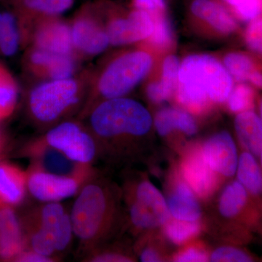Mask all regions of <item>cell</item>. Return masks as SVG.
Listing matches in <instances>:
<instances>
[{"mask_svg":"<svg viewBox=\"0 0 262 262\" xmlns=\"http://www.w3.org/2000/svg\"><path fill=\"white\" fill-rule=\"evenodd\" d=\"M84 116L89 117L88 129L96 140L98 155L117 158L132 155L133 141L147 134L152 125L151 115L142 104L123 97L105 100Z\"/></svg>","mask_w":262,"mask_h":262,"instance_id":"6da1fadb","label":"cell"},{"mask_svg":"<svg viewBox=\"0 0 262 262\" xmlns=\"http://www.w3.org/2000/svg\"><path fill=\"white\" fill-rule=\"evenodd\" d=\"M70 27L74 50L80 54H99L110 44L106 29L84 8L76 15Z\"/></svg>","mask_w":262,"mask_h":262,"instance_id":"8fae6325","label":"cell"},{"mask_svg":"<svg viewBox=\"0 0 262 262\" xmlns=\"http://www.w3.org/2000/svg\"><path fill=\"white\" fill-rule=\"evenodd\" d=\"M27 63L36 75L49 80L72 78L75 72L73 55L58 54L37 48L29 52Z\"/></svg>","mask_w":262,"mask_h":262,"instance_id":"e0dca14e","label":"cell"},{"mask_svg":"<svg viewBox=\"0 0 262 262\" xmlns=\"http://www.w3.org/2000/svg\"><path fill=\"white\" fill-rule=\"evenodd\" d=\"M234 127L239 142L256 158L261 159L262 122L261 118L251 111H245L236 117Z\"/></svg>","mask_w":262,"mask_h":262,"instance_id":"ffe728a7","label":"cell"},{"mask_svg":"<svg viewBox=\"0 0 262 262\" xmlns=\"http://www.w3.org/2000/svg\"><path fill=\"white\" fill-rule=\"evenodd\" d=\"M225 65L229 75L239 82L249 80L254 71L251 60L241 53H229L226 56Z\"/></svg>","mask_w":262,"mask_h":262,"instance_id":"4dcf8cb0","label":"cell"},{"mask_svg":"<svg viewBox=\"0 0 262 262\" xmlns=\"http://www.w3.org/2000/svg\"><path fill=\"white\" fill-rule=\"evenodd\" d=\"M140 261L143 262H157L161 261L159 253L152 248H146L141 252Z\"/></svg>","mask_w":262,"mask_h":262,"instance_id":"ab89813d","label":"cell"},{"mask_svg":"<svg viewBox=\"0 0 262 262\" xmlns=\"http://www.w3.org/2000/svg\"><path fill=\"white\" fill-rule=\"evenodd\" d=\"M3 140H2L1 137H0V155H1L2 151H3Z\"/></svg>","mask_w":262,"mask_h":262,"instance_id":"b9f144b4","label":"cell"},{"mask_svg":"<svg viewBox=\"0 0 262 262\" xmlns=\"http://www.w3.org/2000/svg\"><path fill=\"white\" fill-rule=\"evenodd\" d=\"M83 89L72 78L50 80L31 91L27 101L29 116L41 127L54 126L78 108Z\"/></svg>","mask_w":262,"mask_h":262,"instance_id":"277c9868","label":"cell"},{"mask_svg":"<svg viewBox=\"0 0 262 262\" xmlns=\"http://www.w3.org/2000/svg\"><path fill=\"white\" fill-rule=\"evenodd\" d=\"M227 100L231 111L234 113L247 111L253 103V90L246 84H238L232 89Z\"/></svg>","mask_w":262,"mask_h":262,"instance_id":"d6a6232c","label":"cell"},{"mask_svg":"<svg viewBox=\"0 0 262 262\" xmlns=\"http://www.w3.org/2000/svg\"><path fill=\"white\" fill-rule=\"evenodd\" d=\"M25 248L20 215L15 208L0 203V261L14 262Z\"/></svg>","mask_w":262,"mask_h":262,"instance_id":"9a60e30c","label":"cell"},{"mask_svg":"<svg viewBox=\"0 0 262 262\" xmlns=\"http://www.w3.org/2000/svg\"><path fill=\"white\" fill-rule=\"evenodd\" d=\"M154 29V20L149 12L136 10L126 18H116L106 29L110 44L122 46L150 37Z\"/></svg>","mask_w":262,"mask_h":262,"instance_id":"5bb4252c","label":"cell"},{"mask_svg":"<svg viewBox=\"0 0 262 262\" xmlns=\"http://www.w3.org/2000/svg\"><path fill=\"white\" fill-rule=\"evenodd\" d=\"M247 201L246 188L238 181L229 183L221 194L219 201L221 215L225 218H233L242 211Z\"/></svg>","mask_w":262,"mask_h":262,"instance_id":"4316f807","label":"cell"},{"mask_svg":"<svg viewBox=\"0 0 262 262\" xmlns=\"http://www.w3.org/2000/svg\"><path fill=\"white\" fill-rule=\"evenodd\" d=\"M249 80H251L255 85L261 87L262 82L261 75L257 71H253L251 77H250Z\"/></svg>","mask_w":262,"mask_h":262,"instance_id":"60d3db41","label":"cell"},{"mask_svg":"<svg viewBox=\"0 0 262 262\" xmlns=\"http://www.w3.org/2000/svg\"><path fill=\"white\" fill-rule=\"evenodd\" d=\"M164 225L165 236L177 245L187 242L198 235L201 230V225L198 221L187 222L173 219L172 221L168 220Z\"/></svg>","mask_w":262,"mask_h":262,"instance_id":"f546056e","label":"cell"},{"mask_svg":"<svg viewBox=\"0 0 262 262\" xmlns=\"http://www.w3.org/2000/svg\"><path fill=\"white\" fill-rule=\"evenodd\" d=\"M208 260V254L201 248H188L178 253L175 261L178 262H203Z\"/></svg>","mask_w":262,"mask_h":262,"instance_id":"8d00e7d4","label":"cell"},{"mask_svg":"<svg viewBox=\"0 0 262 262\" xmlns=\"http://www.w3.org/2000/svg\"><path fill=\"white\" fill-rule=\"evenodd\" d=\"M226 2H227V3H228V4H229V3H231V0H225Z\"/></svg>","mask_w":262,"mask_h":262,"instance_id":"7bdbcfd3","label":"cell"},{"mask_svg":"<svg viewBox=\"0 0 262 262\" xmlns=\"http://www.w3.org/2000/svg\"><path fill=\"white\" fill-rule=\"evenodd\" d=\"M20 216L27 248L61 261V257L57 253L53 236L28 213H24Z\"/></svg>","mask_w":262,"mask_h":262,"instance_id":"44dd1931","label":"cell"},{"mask_svg":"<svg viewBox=\"0 0 262 262\" xmlns=\"http://www.w3.org/2000/svg\"><path fill=\"white\" fill-rule=\"evenodd\" d=\"M53 236L57 253L60 256L67 252L75 237L70 212L61 202L41 203L26 212Z\"/></svg>","mask_w":262,"mask_h":262,"instance_id":"30bf717a","label":"cell"},{"mask_svg":"<svg viewBox=\"0 0 262 262\" xmlns=\"http://www.w3.org/2000/svg\"><path fill=\"white\" fill-rule=\"evenodd\" d=\"M20 35L14 15L0 12V51L5 56H13L18 51Z\"/></svg>","mask_w":262,"mask_h":262,"instance_id":"f1b7e54d","label":"cell"},{"mask_svg":"<svg viewBox=\"0 0 262 262\" xmlns=\"http://www.w3.org/2000/svg\"><path fill=\"white\" fill-rule=\"evenodd\" d=\"M155 15L154 29L150 35V42L159 47L168 46L173 39V31L170 20L162 11L151 13Z\"/></svg>","mask_w":262,"mask_h":262,"instance_id":"1f68e13d","label":"cell"},{"mask_svg":"<svg viewBox=\"0 0 262 262\" xmlns=\"http://www.w3.org/2000/svg\"><path fill=\"white\" fill-rule=\"evenodd\" d=\"M120 198L118 189L96 174L77 193L70 217L78 241L79 258L104 244L115 232L120 216Z\"/></svg>","mask_w":262,"mask_h":262,"instance_id":"7a4b0ae2","label":"cell"},{"mask_svg":"<svg viewBox=\"0 0 262 262\" xmlns=\"http://www.w3.org/2000/svg\"><path fill=\"white\" fill-rule=\"evenodd\" d=\"M27 194V171L0 159V203L16 208L23 204Z\"/></svg>","mask_w":262,"mask_h":262,"instance_id":"ac0fdd59","label":"cell"},{"mask_svg":"<svg viewBox=\"0 0 262 262\" xmlns=\"http://www.w3.org/2000/svg\"><path fill=\"white\" fill-rule=\"evenodd\" d=\"M229 5L244 20H253L261 13V0H231Z\"/></svg>","mask_w":262,"mask_h":262,"instance_id":"e575fe53","label":"cell"},{"mask_svg":"<svg viewBox=\"0 0 262 262\" xmlns=\"http://www.w3.org/2000/svg\"><path fill=\"white\" fill-rule=\"evenodd\" d=\"M155 125L158 134L168 136L174 130H179L192 136L196 134V125L189 114L174 108H164L157 114Z\"/></svg>","mask_w":262,"mask_h":262,"instance_id":"7402d4cb","label":"cell"},{"mask_svg":"<svg viewBox=\"0 0 262 262\" xmlns=\"http://www.w3.org/2000/svg\"><path fill=\"white\" fill-rule=\"evenodd\" d=\"M179 67L177 56H170L165 58L161 80L149 84L146 90L148 97L151 101L163 102L172 96L178 82Z\"/></svg>","mask_w":262,"mask_h":262,"instance_id":"d4e9b609","label":"cell"},{"mask_svg":"<svg viewBox=\"0 0 262 262\" xmlns=\"http://www.w3.org/2000/svg\"><path fill=\"white\" fill-rule=\"evenodd\" d=\"M256 158L248 151L242 153L238 158L236 173L237 181L246 190L258 195L261 192L262 177L261 169Z\"/></svg>","mask_w":262,"mask_h":262,"instance_id":"484cf974","label":"cell"},{"mask_svg":"<svg viewBox=\"0 0 262 262\" xmlns=\"http://www.w3.org/2000/svg\"><path fill=\"white\" fill-rule=\"evenodd\" d=\"M166 202L170 214L175 220L195 222L201 217V207L196 195L184 181L176 184Z\"/></svg>","mask_w":262,"mask_h":262,"instance_id":"d6986e66","label":"cell"},{"mask_svg":"<svg viewBox=\"0 0 262 262\" xmlns=\"http://www.w3.org/2000/svg\"><path fill=\"white\" fill-rule=\"evenodd\" d=\"M129 219L137 229H150L164 225L169 220L166 200L155 185L142 181L127 193Z\"/></svg>","mask_w":262,"mask_h":262,"instance_id":"52a82bcc","label":"cell"},{"mask_svg":"<svg viewBox=\"0 0 262 262\" xmlns=\"http://www.w3.org/2000/svg\"><path fill=\"white\" fill-rule=\"evenodd\" d=\"M18 98L16 82L8 70L0 64V121L14 112Z\"/></svg>","mask_w":262,"mask_h":262,"instance_id":"83f0119b","label":"cell"},{"mask_svg":"<svg viewBox=\"0 0 262 262\" xmlns=\"http://www.w3.org/2000/svg\"><path fill=\"white\" fill-rule=\"evenodd\" d=\"M179 102L192 110H201L209 101H227L232 80L225 67L208 55H192L183 61L179 71Z\"/></svg>","mask_w":262,"mask_h":262,"instance_id":"3957f363","label":"cell"},{"mask_svg":"<svg viewBox=\"0 0 262 262\" xmlns=\"http://www.w3.org/2000/svg\"><path fill=\"white\" fill-rule=\"evenodd\" d=\"M202 155L215 173L232 177L237 170L238 156L235 143L227 131L208 138L201 148Z\"/></svg>","mask_w":262,"mask_h":262,"instance_id":"7c38bea8","label":"cell"},{"mask_svg":"<svg viewBox=\"0 0 262 262\" xmlns=\"http://www.w3.org/2000/svg\"><path fill=\"white\" fill-rule=\"evenodd\" d=\"M18 14L24 18L57 16L73 6L75 0H14Z\"/></svg>","mask_w":262,"mask_h":262,"instance_id":"cb8c5ba5","label":"cell"},{"mask_svg":"<svg viewBox=\"0 0 262 262\" xmlns=\"http://www.w3.org/2000/svg\"><path fill=\"white\" fill-rule=\"evenodd\" d=\"M211 261H253L252 258L242 250L233 247H221L215 249L210 256Z\"/></svg>","mask_w":262,"mask_h":262,"instance_id":"836d02e7","label":"cell"},{"mask_svg":"<svg viewBox=\"0 0 262 262\" xmlns=\"http://www.w3.org/2000/svg\"><path fill=\"white\" fill-rule=\"evenodd\" d=\"M152 59L143 51L131 52L108 66L98 84L100 96L105 99L123 97L147 75Z\"/></svg>","mask_w":262,"mask_h":262,"instance_id":"5b68a950","label":"cell"},{"mask_svg":"<svg viewBox=\"0 0 262 262\" xmlns=\"http://www.w3.org/2000/svg\"><path fill=\"white\" fill-rule=\"evenodd\" d=\"M36 140L84 165H92L98 155L94 136L88 127L80 122L70 120L59 122L50 127L42 137Z\"/></svg>","mask_w":262,"mask_h":262,"instance_id":"8992f818","label":"cell"},{"mask_svg":"<svg viewBox=\"0 0 262 262\" xmlns=\"http://www.w3.org/2000/svg\"><path fill=\"white\" fill-rule=\"evenodd\" d=\"M261 18L258 16L251 20L246 31V38L248 46L251 49L258 53L261 52Z\"/></svg>","mask_w":262,"mask_h":262,"instance_id":"d590c367","label":"cell"},{"mask_svg":"<svg viewBox=\"0 0 262 262\" xmlns=\"http://www.w3.org/2000/svg\"><path fill=\"white\" fill-rule=\"evenodd\" d=\"M192 13L223 33L233 32L237 24L225 8L211 0H194L191 7Z\"/></svg>","mask_w":262,"mask_h":262,"instance_id":"603a6c76","label":"cell"},{"mask_svg":"<svg viewBox=\"0 0 262 262\" xmlns=\"http://www.w3.org/2000/svg\"><path fill=\"white\" fill-rule=\"evenodd\" d=\"M26 171L28 194L40 203L61 202L77 195L84 183L95 175L64 177L47 173L31 165Z\"/></svg>","mask_w":262,"mask_h":262,"instance_id":"ba28073f","label":"cell"},{"mask_svg":"<svg viewBox=\"0 0 262 262\" xmlns=\"http://www.w3.org/2000/svg\"><path fill=\"white\" fill-rule=\"evenodd\" d=\"M181 172L184 182L196 196L207 198L214 192L217 185L216 173L207 164L201 149H193L184 158Z\"/></svg>","mask_w":262,"mask_h":262,"instance_id":"2e32d148","label":"cell"},{"mask_svg":"<svg viewBox=\"0 0 262 262\" xmlns=\"http://www.w3.org/2000/svg\"><path fill=\"white\" fill-rule=\"evenodd\" d=\"M59 261L55 258L44 256L29 248H25L15 258L14 262H56Z\"/></svg>","mask_w":262,"mask_h":262,"instance_id":"74e56055","label":"cell"},{"mask_svg":"<svg viewBox=\"0 0 262 262\" xmlns=\"http://www.w3.org/2000/svg\"><path fill=\"white\" fill-rule=\"evenodd\" d=\"M39 19L33 33L34 48L58 54L73 55L70 26L57 16Z\"/></svg>","mask_w":262,"mask_h":262,"instance_id":"4fadbf2b","label":"cell"},{"mask_svg":"<svg viewBox=\"0 0 262 262\" xmlns=\"http://www.w3.org/2000/svg\"><path fill=\"white\" fill-rule=\"evenodd\" d=\"M18 155L28 158L31 166L55 175L80 177L95 173L92 165L77 163L58 150L37 140L21 147Z\"/></svg>","mask_w":262,"mask_h":262,"instance_id":"9c48e42d","label":"cell"},{"mask_svg":"<svg viewBox=\"0 0 262 262\" xmlns=\"http://www.w3.org/2000/svg\"><path fill=\"white\" fill-rule=\"evenodd\" d=\"M134 4L138 10H145L150 13L165 10V0H134Z\"/></svg>","mask_w":262,"mask_h":262,"instance_id":"f35d334b","label":"cell"}]
</instances>
